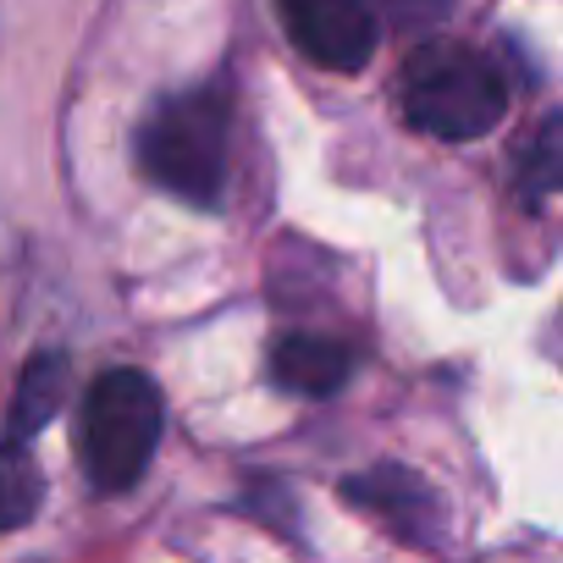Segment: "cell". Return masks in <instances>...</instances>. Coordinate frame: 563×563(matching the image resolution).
I'll return each instance as SVG.
<instances>
[{"mask_svg":"<svg viewBox=\"0 0 563 563\" xmlns=\"http://www.w3.org/2000/svg\"><path fill=\"white\" fill-rule=\"evenodd\" d=\"M227 128H232V100L221 84L161 100L139 128L144 177L194 210H216L227 188Z\"/></svg>","mask_w":563,"mask_h":563,"instance_id":"cell-1","label":"cell"},{"mask_svg":"<svg viewBox=\"0 0 563 563\" xmlns=\"http://www.w3.org/2000/svg\"><path fill=\"white\" fill-rule=\"evenodd\" d=\"M398 106L404 117L431 133V139H448V144H464V139H481L503 122L508 111V84L503 73L470 51V45H420L404 73H398Z\"/></svg>","mask_w":563,"mask_h":563,"instance_id":"cell-2","label":"cell"},{"mask_svg":"<svg viewBox=\"0 0 563 563\" xmlns=\"http://www.w3.org/2000/svg\"><path fill=\"white\" fill-rule=\"evenodd\" d=\"M161 431H166L161 387L144 371H106L89 387L84 415H78L84 475L100 492H128L150 470V459L161 448Z\"/></svg>","mask_w":563,"mask_h":563,"instance_id":"cell-3","label":"cell"},{"mask_svg":"<svg viewBox=\"0 0 563 563\" xmlns=\"http://www.w3.org/2000/svg\"><path fill=\"white\" fill-rule=\"evenodd\" d=\"M276 12L294 51L321 73H360L376 56L382 29L371 0H276Z\"/></svg>","mask_w":563,"mask_h":563,"instance_id":"cell-4","label":"cell"},{"mask_svg":"<svg viewBox=\"0 0 563 563\" xmlns=\"http://www.w3.org/2000/svg\"><path fill=\"white\" fill-rule=\"evenodd\" d=\"M343 497H349L354 508H365L371 519H382V525H387L393 536H404V541L431 547L437 530H442V497H437L420 475H409V470H398V464H376L371 475H354V481L343 486Z\"/></svg>","mask_w":563,"mask_h":563,"instance_id":"cell-5","label":"cell"},{"mask_svg":"<svg viewBox=\"0 0 563 563\" xmlns=\"http://www.w3.org/2000/svg\"><path fill=\"white\" fill-rule=\"evenodd\" d=\"M354 371H360L354 343L327 338V332H288V338H276V349H271V376H276V387L305 393V398H332V393H343Z\"/></svg>","mask_w":563,"mask_h":563,"instance_id":"cell-6","label":"cell"},{"mask_svg":"<svg viewBox=\"0 0 563 563\" xmlns=\"http://www.w3.org/2000/svg\"><path fill=\"white\" fill-rule=\"evenodd\" d=\"M62 398H67V354L45 349V354H34V360L23 365V376H18V393H12V409H7V437L34 442V437L56 420Z\"/></svg>","mask_w":563,"mask_h":563,"instance_id":"cell-7","label":"cell"},{"mask_svg":"<svg viewBox=\"0 0 563 563\" xmlns=\"http://www.w3.org/2000/svg\"><path fill=\"white\" fill-rule=\"evenodd\" d=\"M514 161H519V166H514L519 194H525L530 205H541V199L563 194V111L541 117V122L519 139Z\"/></svg>","mask_w":563,"mask_h":563,"instance_id":"cell-8","label":"cell"},{"mask_svg":"<svg viewBox=\"0 0 563 563\" xmlns=\"http://www.w3.org/2000/svg\"><path fill=\"white\" fill-rule=\"evenodd\" d=\"M45 503V475L29 453L23 437H7L0 442V536L7 530H23Z\"/></svg>","mask_w":563,"mask_h":563,"instance_id":"cell-9","label":"cell"},{"mask_svg":"<svg viewBox=\"0 0 563 563\" xmlns=\"http://www.w3.org/2000/svg\"><path fill=\"white\" fill-rule=\"evenodd\" d=\"M382 12H387L398 29H437V23L453 12V0H382Z\"/></svg>","mask_w":563,"mask_h":563,"instance_id":"cell-10","label":"cell"}]
</instances>
